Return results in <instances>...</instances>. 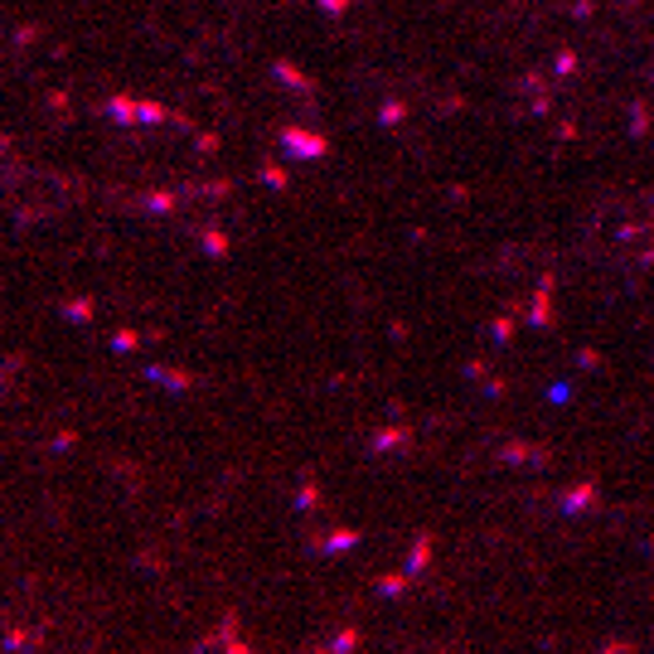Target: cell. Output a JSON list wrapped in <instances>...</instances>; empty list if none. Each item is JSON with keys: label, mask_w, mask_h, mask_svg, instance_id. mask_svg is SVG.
Masks as SVG:
<instances>
[{"label": "cell", "mask_w": 654, "mask_h": 654, "mask_svg": "<svg viewBox=\"0 0 654 654\" xmlns=\"http://www.w3.org/2000/svg\"><path fill=\"white\" fill-rule=\"evenodd\" d=\"M316 654H339V649H335V645H325V649H316Z\"/></svg>", "instance_id": "5bb4252c"}, {"label": "cell", "mask_w": 654, "mask_h": 654, "mask_svg": "<svg viewBox=\"0 0 654 654\" xmlns=\"http://www.w3.org/2000/svg\"><path fill=\"white\" fill-rule=\"evenodd\" d=\"M601 654H639V649L625 645V639H610V645H601Z\"/></svg>", "instance_id": "7c38bea8"}, {"label": "cell", "mask_w": 654, "mask_h": 654, "mask_svg": "<svg viewBox=\"0 0 654 654\" xmlns=\"http://www.w3.org/2000/svg\"><path fill=\"white\" fill-rule=\"evenodd\" d=\"M359 543H364V533H359V529H330L325 538H316V548H320V552H330V558H345V552H354Z\"/></svg>", "instance_id": "7a4b0ae2"}, {"label": "cell", "mask_w": 654, "mask_h": 654, "mask_svg": "<svg viewBox=\"0 0 654 654\" xmlns=\"http://www.w3.org/2000/svg\"><path fill=\"white\" fill-rule=\"evenodd\" d=\"M10 654H30V649H10Z\"/></svg>", "instance_id": "9a60e30c"}, {"label": "cell", "mask_w": 654, "mask_h": 654, "mask_svg": "<svg viewBox=\"0 0 654 654\" xmlns=\"http://www.w3.org/2000/svg\"><path fill=\"white\" fill-rule=\"evenodd\" d=\"M330 645H335L339 654H359V645H364V635H359V625H339V630L330 635Z\"/></svg>", "instance_id": "5b68a950"}, {"label": "cell", "mask_w": 654, "mask_h": 654, "mask_svg": "<svg viewBox=\"0 0 654 654\" xmlns=\"http://www.w3.org/2000/svg\"><path fill=\"white\" fill-rule=\"evenodd\" d=\"M432 552H436V543H432V533H417L412 538V548H407V572L417 577V572H426V562H432Z\"/></svg>", "instance_id": "277c9868"}, {"label": "cell", "mask_w": 654, "mask_h": 654, "mask_svg": "<svg viewBox=\"0 0 654 654\" xmlns=\"http://www.w3.org/2000/svg\"><path fill=\"white\" fill-rule=\"evenodd\" d=\"M596 500H601V485H596V480H581V485H572V490L562 494V514L577 519V514H587Z\"/></svg>", "instance_id": "6da1fadb"}, {"label": "cell", "mask_w": 654, "mask_h": 654, "mask_svg": "<svg viewBox=\"0 0 654 654\" xmlns=\"http://www.w3.org/2000/svg\"><path fill=\"white\" fill-rule=\"evenodd\" d=\"M407 587H412V572L403 567V572H383V577H374V591L383 596V601H397V596H407Z\"/></svg>", "instance_id": "3957f363"}, {"label": "cell", "mask_w": 654, "mask_h": 654, "mask_svg": "<svg viewBox=\"0 0 654 654\" xmlns=\"http://www.w3.org/2000/svg\"><path fill=\"white\" fill-rule=\"evenodd\" d=\"M223 654H252V645H248V639H243V635H233V639H229V645H223Z\"/></svg>", "instance_id": "8fae6325"}, {"label": "cell", "mask_w": 654, "mask_h": 654, "mask_svg": "<svg viewBox=\"0 0 654 654\" xmlns=\"http://www.w3.org/2000/svg\"><path fill=\"white\" fill-rule=\"evenodd\" d=\"M287 146H301V151H310V155H320L325 141H320V136H306V132H287Z\"/></svg>", "instance_id": "ba28073f"}, {"label": "cell", "mask_w": 654, "mask_h": 654, "mask_svg": "<svg viewBox=\"0 0 654 654\" xmlns=\"http://www.w3.org/2000/svg\"><path fill=\"white\" fill-rule=\"evenodd\" d=\"M68 316H73V320H88V316H93V306H88V301H78V306H68Z\"/></svg>", "instance_id": "4fadbf2b"}, {"label": "cell", "mask_w": 654, "mask_h": 654, "mask_svg": "<svg viewBox=\"0 0 654 654\" xmlns=\"http://www.w3.org/2000/svg\"><path fill=\"white\" fill-rule=\"evenodd\" d=\"M533 456H538V451H533V446H523V442L504 446V461H514V465H519V461H533Z\"/></svg>", "instance_id": "30bf717a"}, {"label": "cell", "mask_w": 654, "mask_h": 654, "mask_svg": "<svg viewBox=\"0 0 654 654\" xmlns=\"http://www.w3.org/2000/svg\"><path fill=\"white\" fill-rule=\"evenodd\" d=\"M34 630H24V625H10V630H5V649H30L34 645Z\"/></svg>", "instance_id": "52a82bcc"}, {"label": "cell", "mask_w": 654, "mask_h": 654, "mask_svg": "<svg viewBox=\"0 0 654 654\" xmlns=\"http://www.w3.org/2000/svg\"><path fill=\"white\" fill-rule=\"evenodd\" d=\"M316 504H320V490H316V485H306L301 494H296V514H310Z\"/></svg>", "instance_id": "9c48e42d"}, {"label": "cell", "mask_w": 654, "mask_h": 654, "mask_svg": "<svg viewBox=\"0 0 654 654\" xmlns=\"http://www.w3.org/2000/svg\"><path fill=\"white\" fill-rule=\"evenodd\" d=\"M393 446H407V432H403V426H388V432L374 436V451H393Z\"/></svg>", "instance_id": "8992f818"}]
</instances>
